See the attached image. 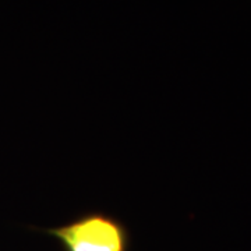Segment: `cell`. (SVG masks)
<instances>
[{
    "label": "cell",
    "mask_w": 251,
    "mask_h": 251,
    "mask_svg": "<svg viewBox=\"0 0 251 251\" xmlns=\"http://www.w3.org/2000/svg\"><path fill=\"white\" fill-rule=\"evenodd\" d=\"M41 232L59 243L62 251L131 250V233L127 225L105 211H87L70 222Z\"/></svg>",
    "instance_id": "1"
}]
</instances>
